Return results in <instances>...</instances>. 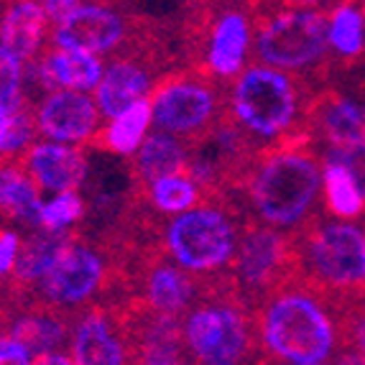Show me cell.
<instances>
[{
  "mask_svg": "<svg viewBox=\"0 0 365 365\" xmlns=\"http://www.w3.org/2000/svg\"><path fill=\"white\" fill-rule=\"evenodd\" d=\"M256 340L268 360L322 365L340 345V327L329 314L327 299L297 279L261 299Z\"/></svg>",
  "mask_w": 365,
  "mask_h": 365,
  "instance_id": "obj_1",
  "label": "cell"
},
{
  "mask_svg": "<svg viewBox=\"0 0 365 365\" xmlns=\"http://www.w3.org/2000/svg\"><path fill=\"white\" fill-rule=\"evenodd\" d=\"M319 161L302 148L258 153L235 184H243L256 220L271 227H297L319 192Z\"/></svg>",
  "mask_w": 365,
  "mask_h": 365,
  "instance_id": "obj_2",
  "label": "cell"
},
{
  "mask_svg": "<svg viewBox=\"0 0 365 365\" xmlns=\"http://www.w3.org/2000/svg\"><path fill=\"white\" fill-rule=\"evenodd\" d=\"M299 281L335 307L365 294V232L350 222H312L294 235Z\"/></svg>",
  "mask_w": 365,
  "mask_h": 365,
  "instance_id": "obj_3",
  "label": "cell"
},
{
  "mask_svg": "<svg viewBox=\"0 0 365 365\" xmlns=\"http://www.w3.org/2000/svg\"><path fill=\"white\" fill-rule=\"evenodd\" d=\"M207 304L192 309L184 322V342L192 360L205 365H235L250 360L256 319L245 314V302L227 276L222 292H210Z\"/></svg>",
  "mask_w": 365,
  "mask_h": 365,
  "instance_id": "obj_4",
  "label": "cell"
},
{
  "mask_svg": "<svg viewBox=\"0 0 365 365\" xmlns=\"http://www.w3.org/2000/svg\"><path fill=\"white\" fill-rule=\"evenodd\" d=\"M235 125L256 138L271 140L299 128L302 100L297 79L274 67H250L240 72L230 92Z\"/></svg>",
  "mask_w": 365,
  "mask_h": 365,
  "instance_id": "obj_5",
  "label": "cell"
},
{
  "mask_svg": "<svg viewBox=\"0 0 365 365\" xmlns=\"http://www.w3.org/2000/svg\"><path fill=\"white\" fill-rule=\"evenodd\" d=\"M230 279L243 302L250 299L261 304V299L271 292L299 279L294 237H287V232L274 230L261 220H248L237 240Z\"/></svg>",
  "mask_w": 365,
  "mask_h": 365,
  "instance_id": "obj_6",
  "label": "cell"
},
{
  "mask_svg": "<svg viewBox=\"0 0 365 365\" xmlns=\"http://www.w3.org/2000/svg\"><path fill=\"white\" fill-rule=\"evenodd\" d=\"M237 240L240 235L232 217L212 205L184 210L164 230L166 253L195 276L215 274L230 266Z\"/></svg>",
  "mask_w": 365,
  "mask_h": 365,
  "instance_id": "obj_7",
  "label": "cell"
},
{
  "mask_svg": "<svg viewBox=\"0 0 365 365\" xmlns=\"http://www.w3.org/2000/svg\"><path fill=\"white\" fill-rule=\"evenodd\" d=\"M329 49V21L312 8H279L258 24L256 54L263 64L287 72L307 69Z\"/></svg>",
  "mask_w": 365,
  "mask_h": 365,
  "instance_id": "obj_8",
  "label": "cell"
},
{
  "mask_svg": "<svg viewBox=\"0 0 365 365\" xmlns=\"http://www.w3.org/2000/svg\"><path fill=\"white\" fill-rule=\"evenodd\" d=\"M151 108L158 128L174 135H187L192 143L212 133L225 118L215 85L197 74H177L161 82Z\"/></svg>",
  "mask_w": 365,
  "mask_h": 365,
  "instance_id": "obj_9",
  "label": "cell"
},
{
  "mask_svg": "<svg viewBox=\"0 0 365 365\" xmlns=\"http://www.w3.org/2000/svg\"><path fill=\"white\" fill-rule=\"evenodd\" d=\"M108 279V263L90 245L69 243L54 266L38 279L36 297L49 309H72L90 302Z\"/></svg>",
  "mask_w": 365,
  "mask_h": 365,
  "instance_id": "obj_10",
  "label": "cell"
},
{
  "mask_svg": "<svg viewBox=\"0 0 365 365\" xmlns=\"http://www.w3.org/2000/svg\"><path fill=\"white\" fill-rule=\"evenodd\" d=\"M54 43L69 49H85L95 54L115 51L133 34L125 16L98 3H79L59 24H54Z\"/></svg>",
  "mask_w": 365,
  "mask_h": 365,
  "instance_id": "obj_11",
  "label": "cell"
},
{
  "mask_svg": "<svg viewBox=\"0 0 365 365\" xmlns=\"http://www.w3.org/2000/svg\"><path fill=\"white\" fill-rule=\"evenodd\" d=\"M200 292L202 289L197 284L195 274L179 266L177 261L171 263L169 258H161L156 253L140 261L135 299L151 307V309L179 317L195 304Z\"/></svg>",
  "mask_w": 365,
  "mask_h": 365,
  "instance_id": "obj_12",
  "label": "cell"
},
{
  "mask_svg": "<svg viewBox=\"0 0 365 365\" xmlns=\"http://www.w3.org/2000/svg\"><path fill=\"white\" fill-rule=\"evenodd\" d=\"M100 108L82 90H56L36 110V128L49 140L85 143L98 133Z\"/></svg>",
  "mask_w": 365,
  "mask_h": 365,
  "instance_id": "obj_13",
  "label": "cell"
},
{
  "mask_svg": "<svg viewBox=\"0 0 365 365\" xmlns=\"http://www.w3.org/2000/svg\"><path fill=\"white\" fill-rule=\"evenodd\" d=\"M118 317L113 312L90 309L79 317L72 332V360L74 365H123L130 363V347L125 335H118Z\"/></svg>",
  "mask_w": 365,
  "mask_h": 365,
  "instance_id": "obj_14",
  "label": "cell"
},
{
  "mask_svg": "<svg viewBox=\"0 0 365 365\" xmlns=\"http://www.w3.org/2000/svg\"><path fill=\"white\" fill-rule=\"evenodd\" d=\"M26 171L43 192H74L87 179V158L61 140H46L29 148Z\"/></svg>",
  "mask_w": 365,
  "mask_h": 365,
  "instance_id": "obj_15",
  "label": "cell"
},
{
  "mask_svg": "<svg viewBox=\"0 0 365 365\" xmlns=\"http://www.w3.org/2000/svg\"><path fill=\"white\" fill-rule=\"evenodd\" d=\"M95 90H98L95 103H98L100 113L105 118H115L133 103L148 98L151 72L138 59H118L103 72Z\"/></svg>",
  "mask_w": 365,
  "mask_h": 365,
  "instance_id": "obj_16",
  "label": "cell"
},
{
  "mask_svg": "<svg viewBox=\"0 0 365 365\" xmlns=\"http://www.w3.org/2000/svg\"><path fill=\"white\" fill-rule=\"evenodd\" d=\"M38 82L46 90L67 87V90H95L103 77V61L95 51L69 49V46H56L54 51L43 54L41 64H36Z\"/></svg>",
  "mask_w": 365,
  "mask_h": 365,
  "instance_id": "obj_17",
  "label": "cell"
},
{
  "mask_svg": "<svg viewBox=\"0 0 365 365\" xmlns=\"http://www.w3.org/2000/svg\"><path fill=\"white\" fill-rule=\"evenodd\" d=\"M49 26V16L36 0H13L0 19V43L21 61L36 56Z\"/></svg>",
  "mask_w": 365,
  "mask_h": 365,
  "instance_id": "obj_18",
  "label": "cell"
},
{
  "mask_svg": "<svg viewBox=\"0 0 365 365\" xmlns=\"http://www.w3.org/2000/svg\"><path fill=\"white\" fill-rule=\"evenodd\" d=\"M312 118L327 143V153H340L365 138V108L350 98H327L312 105Z\"/></svg>",
  "mask_w": 365,
  "mask_h": 365,
  "instance_id": "obj_19",
  "label": "cell"
},
{
  "mask_svg": "<svg viewBox=\"0 0 365 365\" xmlns=\"http://www.w3.org/2000/svg\"><path fill=\"white\" fill-rule=\"evenodd\" d=\"M250 43V24L243 13L230 11L220 16L210 31L207 69L220 77H232L243 69L245 54Z\"/></svg>",
  "mask_w": 365,
  "mask_h": 365,
  "instance_id": "obj_20",
  "label": "cell"
},
{
  "mask_svg": "<svg viewBox=\"0 0 365 365\" xmlns=\"http://www.w3.org/2000/svg\"><path fill=\"white\" fill-rule=\"evenodd\" d=\"M187 146L182 140L174 138V133H169V130H158V133L146 135L143 143L138 146L133 161V174L140 187H151L161 177L187 171Z\"/></svg>",
  "mask_w": 365,
  "mask_h": 365,
  "instance_id": "obj_21",
  "label": "cell"
},
{
  "mask_svg": "<svg viewBox=\"0 0 365 365\" xmlns=\"http://www.w3.org/2000/svg\"><path fill=\"white\" fill-rule=\"evenodd\" d=\"M72 240L74 237L67 230H46V227H38L29 240H21L19 258L13 266V284L16 287L38 284V279L54 266Z\"/></svg>",
  "mask_w": 365,
  "mask_h": 365,
  "instance_id": "obj_22",
  "label": "cell"
},
{
  "mask_svg": "<svg viewBox=\"0 0 365 365\" xmlns=\"http://www.w3.org/2000/svg\"><path fill=\"white\" fill-rule=\"evenodd\" d=\"M8 335L21 340L31 353H34V363L41 355L49 353H64L67 342L72 345V335H69V324L56 314V309L43 307V312H26L16 322L8 327Z\"/></svg>",
  "mask_w": 365,
  "mask_h": 365,
  "instance_id": "obj_23",
  "label": "cell"
},
{
  "mask_svg": "<svg viewBox=\"0 0 365 365\" xmlns=\"http://www.w3.org/2000/svg\"><path fill=\"white\" fill-rule=\"evenodd\" d=\"M41 207L38 184L29 171L19 166H0V212L24 225L41 227Z\"/></svg>",
  "mask_w": 365,
  "mask_h": 365,
  "instance_id": "obj_24",
  "label": "cell"
},
{
  "mask_svg": "<svg viewBox=\"0 0 365 365\" xmlns=\"http://www.w3.org/2000/svg\"><path fill=\"white\" fill-rule=\"evenodd\" d=\"M324 205L335 217L353 220L363 215L365 210V192L360 189L358 179L342 161L324 158Z\"/></svg>",
  "mask_w": 365,
  "mask_h": 365,
  "instance_id": "obj_25",
  "label": "cell"
},
{
  "mask_svg": "<svg viewBox=\"0 0 365 365\" xmlns=\"http://www.w3.org/2000/svg\"><path fill=\"white\" fill-rule=\"evenodd\" d=\"M151 120H153L151 100L148 98L138 100L128 110H123L120 115L110 118V125L103 133V146L113 153H120V156H130L143 143Z\"/></svg>",
  "mask_w": 365,
  "mask_h": 365,
  "instance_id": "obj_26",
  "label": "cell"
},
{
  "mask_svg": "<svg viewBox=\"0 0 365 365\" xmlns=\"http://www.w3.org/2000/svg\"><path fill=\"white\" fill-rule=\"evenodd\" d=\"M329 46L342 56H358L365 49V16L350 0L340 3L329 19Z\"/></svg>",
  "mask_w": 365,
  "mask_h": 365,
  "instance_id": "obj_27",
  "label": "cell"
},
{
  "mask_svg": "<svg viewBox=\"0 0 365 365\" xmlns=\"http://www.w3.org/2000/svg\"><path fill=\"white\" fill-rule=\"evenodd\" d=\"M148 195H151L153 207L158 212L179 215L197 205V200H200V184L189 177L187 171H182V174H169V177H161L158 182H153L148 187Z\"/></svg>",
  "mask_w": 365,
  "mask_h": 365,
  "instance_id": "obj_28",
  "label": "cell"
},
{
  "mask_svg": "<svg viewBox=\"0 0 365 365\" xmlns=\"http://www.w3.org/2000/svg\"><path fill=\"white\" fill-rule=\"evenodd\" d=\"M85 215V202L74 192H56L54 200L43 202L41 207V227L46 230H67Z\"/></svg>",
  "mask_w": 365,
  "mask_h": 365,
  "instance_id": "obj_29",
  "label": "cell"
},
{
  "mask_svg": "<svg viewBox=\"0 0 365 365\" xmlns=\"http://www.w3.org/2000/svg\"><path fill=\"white\" fill-rule=\"evenodd\" d=\"M21 82H24L21 59L0 43V105L3 108H19L24 103Z\"/></svg>",
  "mask_w": 365,
  "mask_h": 365,
  "instance_id": "obj_30",
  "label": "cell"
},
{
  "mask_svg": "<svg viewBox=\"0 0 365 365\" xmlns=\"http://www.w3.org/2000/svg\"><path fill=\"white\" fill-rule=\"evenodd\" d=\"M34 363V353L16 340L13 335H0V365H29Z\"/></svg>",
  "mask_w": 365,
  "mask_h": 365,
  "instance_id": "obj_31",
  "label": "cell"
},
{
  "mask_svg": "<svg viewBox=\"0 0 365 365\" xmlns=\"http://www.w3.org/2000/svg\"><path fill=\"white\" fill-rule=\"evenodd\" d=\"M327 158H337V161H342V164L355 174L360 189L365 192V138L360 140V143H355V146L340 151V153H327Z\"/></svg>",
  "mask_w": 365,
  "mask_h": 365,
  "instance_id": "obj_32",
  "label": "cell"
},
{
  "mask_svg": "<svg viewBox=\"0 0 365 365\" xmlns=\"http://www.w3.org/2000/svg\"><path fill=\"white\" fill-rule=\"evenodd\" d=\"M19 248H21L19 232L13 230L0 232V279H6L8 274H13V266H16V258H19Z\"/></svg>",
  "mask_w": 365,
  "mask_h": 365,
  "instance_id": "obj_33",
  "label": "cell"
},
{
  "mask_svg": "<svg viewBox=\"0 0 365 365\" xmlns=\"http://www.w3.org/2000/svg\"><path fill=\"white\" fill-rule=\"evenodd\" d=\"M41 6L46 11V16H49V21L59 24L67 13H72L79 6V0H41Z\"/></svg>",
  "mask_w": 365,
  "mask_h": 365,
  "instance_id": "obj_34",
  "label": "cell"
},
{
  "mask_svg": "<svg viewBox=\"0 0 365 365\" xmlns=\"http://www.w3.org/2000/svg\"><path fill=\"white\" fill-rule=\"evenodd\" d=\"M276 8H312V11H324V8H337L345 0H274Z\"/></svg>",
  "mask_w": 365,
  "mask_h": 365,
  "instance_id": "obj_35",
  "label": "cell"
},
{
  "mask_svg": "<svg viewBox=\"0 0 365 365\" xmlns=\"http://www.w3.org/2000/svg\"><path fill=\"white\" fill-rule=\"evenodd\" d=\"M16 108H3L0 105V146H3V135H6V128H8V118Z\"/></svg>",
  "mask_w": 365,
  "mask_h": 365,
  "instance_id": "obj_36",
  "label": "cell"
}]
</instances>
